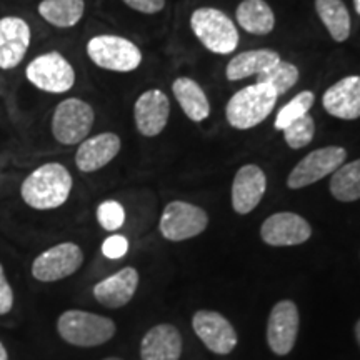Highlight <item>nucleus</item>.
<instances>
[{"instance_id":"obj_37","label":"nucleus","mask_w":360,"mask_h":360,"mask_svg":"<svg viewBox=\"0 0 360 360\" xmlns=\"http://www.w3.org/2000/svg\"><path fill=\"white\" fill-rule=\"evenodd\" d=\"M103 360H122V359H117V357H109V359H103Z\"/></svg>"},{"instance_id":"obj_17","label":"nucleus","mask_w":360,"mask_h":360,"mask_svg":"<svg viewBox=\"0 0 360 360\" xmlns=\"http://www.w3.org/2000/svg\"><path fill=\"white\" fill-rule=\"evenodd\" d=\"M267 179L264 170L257 165H244L238 169L232 184V205L237 214H250L262 200Z\"/></svg>"},{"instance_id":"obj_21","label":"nucleus","mask_w":360,"mask_h":360,"mask_svg":"<svg viewBox=\"0 0 360 360\" xmlns=\"http://www.w3.org/2000/svg\"><path fill=\"white\" fill-rule=\"evenodd\" d=\"M281 60L278 52L272 51V49H257V51H247L238 53L227 64L225 69V75L232 82L237 80L247 79L250 75H259L260 72H264L269 67Z\"/></svg>"},{"instance_id":"obj_16","label":"nucleus","mask_w":360,"mask_h":360,"mask_svg":"<svg viewBox=\"0 0 360 360\" xmlns=\"http://www.w3.org/2000/svg\"><path fill=\"white\" fill-rule=\"evenodd\" d=\"M122 142L114 132H103L85 139L75 152V165L80 172L90 174L105 167L120 152Z\"/></svg>"},{"instance_id":"obj_1","label":"nucleus","mask_w":360,"mask_h":360,"mask_svg":"<svg viewBox=\"0 0 360 360\" xmlns=\"http://www.w3.org/2000/svg\"><path fill=\"white\" fill-rule=\"evenodd\" d=\"M72 175L62 164L49 162L24 179L22 200L35 210H52L64 205L72 192Z\"/></svg>"},{"instance_id":"obj_13","label":"nucleus","mask_w":360,"mask_h":360,"mask_svg":"<svg viewBox=\"0 0 360 360\" xmlns=\"http://www.w3.org/2000/svg\"><path fill=\"white\" fill-rule=\"evenodd\" d=\"M260 236L265 244L274 247L299 245L312 236V227L300 215L294 212H278L270 215L262 224Z\"/></svg>"},{"instance_id":"obj_12","label":"nucleus","mask_w":360,"mask_h":360,"mask_svg":"<svg viewBox=\"0 0 360 360\" xmlns=\"http://www.w3.org/2000/svg\"><path fill=\"white\" fill-rule=\"evenodd\" d=\"M299 332V310L292 300L274 305L267 323V344L277 355H287L294 349Z\"/></svg>"},{"instance_id":"obj_15","label":"nucleus","mask_w":360,"mask_h":360,"mask_svg":"<svg viewBox=\"0 0 360 360\" xmlns=\"http://www.w3.org/2000/svg\"><path fill=\"white\" fill-rule=\"evenodd\" d=\"M170 102L169 97L159 89L143 92L134 105L135 127L143 137H155L169 122Z\"/></svg>"},{"instance_id":"obj_26","label":"nucleus","mask_w":360,"mask_h":360,"mask_svg":"<svg viewBox=\"0 0 360 360\" xmlns=\"http://www.w3.org/2000/svg\"><path fill=\"white\" fill-rule=\"evenodd\" d=\"M330 192L340 202H355L360 199V159L340 165L332 174Z\"/></svg>"},{"instance_id":"obj_6","label":"nucleus","mask_w":360,"mask_h":360,"mask_svg":"<svg viewBox=\"0 0 360 360\" xmlns=\"http://www.w3.org/2000/svg\"><path fill=\"white\" fill-rule=\"evenodd\" d=\"M87 56L97 67L112 72H132L142 62L141 49L119 35L92 37L87 44Z\"/></svg>"},{"instance_id":"obj_14","label":"nucleus","mask_w":360,"mask_h":360,"mask_svg":"<svg viewBox=\"0 0 360 360\" xmlns=\"http://www.w3.org/2000/svg\"><path fill=\"white\" fill-rule=\"evenodd\" d=\"M30 25L17 15L0 19V69L11 70L24 60L30 47Z\"/></svg>"},{"instance_id":"obj_2","label":"nucleus","mask_w":360,"mask_h":360,"mask_svg":"<svg viewBox=\"0 0 360 360\" xmlns=\"http://www.w3.org/2000/svg\"><path fill=\"white\" fill-rule=\"evenodd\" d=\"M277 92L267 84L249 85L238 90L225 107V117L231 127L247 130L262 124L277 103Z\"/></svg>"},{"instance_id":"obj_25","label":"nucleus","mask_w":360,"mask_h":360,"mask_svg":"<svg viewBox=\"0 0 360 360\" xmlns=\"http://www.w3.org/2000/svg\"><path fill=\"white\" fill-rule=\"evenodd\" d=\"M315 11L335 42L349 39L350 13L342 0H315Z\"/></svg>"},{"instance_id":"obj_20","label":"nucleus","mask_w":360,"mask_h":360,"mask_svg":"<svg viewBox=\"0 0 360 360\" xmlns=\"http://www.w3.org/2000/svg\"><path fill=\"white\" fill-rule=\"evenodd\" d=\"M182 354V337L170 323L152 327L141 344L142 360H179Z\"/></svg>"},{"instance_id":"obj_30","label":"nucleus","mask_w":360,"mask_h":360,"mask_svg":"<svg viewBox=\"0 0 360 360\" xmlns=\"http://www.w3.org/2000/svg\"><path fill=\"white\" fill-rule=\"evenodd\" d=\"M97 220L105 231H117L125 222V210L117 200H105L97 207Z\"/></svg>"},{"instance_id":"obj_36","label":"nucleus","mask_w":360,"mask_h":360,"mask_svg":"<svg viewBox=\"0 0 360 360\" xmlns=\"http://www.w3.org/2000/svg\"><path fill=\"white\" fill-rule=\"evenodd\" d=\"M354 6H355V12L360 15V0H354Z\"/></svg>"},{"instance_id":"obj_32","label":"nucleus","mask_w":360,"mask_h":360,"mask_svg":"<svg viewBox=\"0 0 360 360\" xmlns=\"http://www.w3.org/2000/svg\"><path fill=\"white\" fill-rule=\"evenodd\" d=\"M13 307V290L7 281L6 270L0 264V315H7Z\"/></svg>"},{"instance_id":"obj_23","label":"nucleus","mask_w":360,"mask_h":360,"mask_svg":"<svg viewBox=\"0 0 360 360\" xmlns=\"http://www.w3.org/2000/svg\"><path fill=\"white\" fill-rule=\"evenodd\" d=\"M236 15L238 25L254 35H267L276 27V15L265 0H244Z\"/></svg>"},{"instance_id":"obj_22","label":"nucleus","mask_w":360,"mask_h":360,"mask_svg":"<svg viewBox=\"0 0 360 360\" xmlns=\"http://www.w3.org/2000/svg\"><path fill=\"white\" fill-rule=\"evenodd\" d=\"M172 92L177 102L193 122H202L210 115V103L204 89L195 80L188 77H179L172 84Z\"/></svg>"},{"instance_id":"obj_27","label":"nucleus","mask_w":360,"mask_h":360,"mask_svg":"<svg viewBox=\"0 0 360 360\" xmlns=\"http://www.w3.org/2000/svg\"><path fill=\"white\" fill-rule=\"evenodd\" d=\"M299 80V69L297 65L290 64V62L278 60L269 69L260 72L257 75V84H267L277 92V96L289 92Z\"/></svg>"},{"instance_id":"obj_34","label":"nucleus","mask_w":360,"mask_h":360,"mask_svg":"<svg viewBox=\"0 0 360 360\" xmlns=\"http://www.w3.org/2000/svg\"><path fill=\"white\" fill-rule=\"evenodd\" d=\"M0 360H8V352H7V349L4 347L2 342H0Z\"/></svg>"},{"instance_id":"obj_7","label":"nucleus","mask_w":360,"mask_h":360,"mask_svg":"<svg viewBox=\"0 0 360 360\" xmlns=\"http://www.w3.org/2000/svg\"><path fill=\"white\" fill-rule=\"evenodd\" d=\"M25 77L35 89L47 94H64L75 85V70L60 52H45L29 62Z\"/></svg>"},{"instance_id":"obj_35","label":"nucleus","mask_w":360,"mask_h":360,"mask_svg":"<svg viewBox=\"0 0 360 360\" xmlns=\"http://www.w3.org/2000/svg\"><path fill=\"white\" fill-rule=\"evenodd\" d=\"M355 337H357V342L360 345V321L357 322V326H355Z\"/></svg>"},{"instance_id":"obj_11","label":"nucleus","mask_w":360,"mask_h":360,"mask_svg":"<svg viewBox=\"0 0 360 360\" xmlns=\"http://www.w3.org/2000/svg\"><path fill=\"white\" fill-rule=\"evenodd\" d=\"M193 330L205 347L217 355H227L237 347V332L232 323L214 310H199L192 319Z\"/></svg>"},{"instance_id":"obj_28","label":"nucleus","mask_w":360,"mask_h":360,"mask_svg":"<svg viewBox=\"0 0 360 360\" xmlns=\"http://www.w3.org/2000/svg\"><path fill=\"white\" fill-rule=\"evenodd\" d=\"M314 101H315L314 92H310V90H304V92H300L299 96H295L285 107H282V109L278 110L277 119H276V129L283 130L287 125L294 122V120L307 115L309 110L312 109Z\"/></svg>"},{"instance_id":"obj_4","label":"nucleus","mask_w":360,"mask_h":360,"mask_svg":"<svg viewBox=\"0 0 360 360\" xmlns=\"http://www.w3.org/2000/svg\"><path fill=\"white\" fill-rule=\"evenodd\" d=\"M191 27L207 51L225 56L237 49V27L222 11L212 7L197 8L191 17Z\"/></svg>"},{"instance_id":"obj_9","label":"nucleus","mask_w":360,"mask_h":360,"mask_svg":"<svg viewBox=\"0 0 360 360\" xmlns=\"http://www.w3.org/2000/svg\"><path fill=\"white\" fill-rule=\"evenodd\" d=\"M82 262V249L74 242H62L35 257L32 276L40 282H57L77 272Z\"/></svg>"},{"instance_id":"obj_8","label":"nucleus","mask_w":360,"mask_h":360,"mask_svg":"<svg viewBox=\"0 0 360 360\" xmlns=\"http://www.w3.org/2000/svg\"><path fill=\"white\" fill-rule=\"evenodd\" d=\"M209 225V217L200 207L175 200L164 209L160 217V233L170 242H182L199 236Z\"/></svg>"},{"instance_id":"obj_10","label":"nucleus","mask_w":360,"mask_h":360,"mask_svg":"<svg viewBox=\"0 0 360 360\" xmlns=\"http://www.w3.org/2000/svg\"><path fill=\"white\" fill-rule=\"evenodd\" d=\"M347 159V152L342 147H323L310 152L292 170L287 186L289 188H304L319 180L334 174L337 169Z\"/></svg>"},{"instance_id":"obj_19","label":"nucleus","mask_w":360,"mask_h":360,"mask_svg":"<svg viewBox=\"0 0 360 360\" xmlns=\"http://www.w3.org/2000/svg\"><path fill=\"white\" fill-rule=\"evenodd\" d=\"M139 287V272L134 267H124L114 276L103 278L94 287V297L98 304L109 309L127 305Z\"/></svg>"},{"instance_id":"obj_5","label":"nucleus","mask_w":360,"mask_h":360,"mask_svg":"<svg viewBox=\"0 0 360 360\" xmlns=\"http://www.w3.org/2000/svg\"><path fill=\"white\" fill-rule=\"evenodd\" d=\"M96 112L92 105L80 98L70 97L56 107L52 115V135L62 146H77L87 139L94 127Z\"/></svg>"},{"instance_id":"obj_29","label":"nucleus","mask_w":360,"mask_h":360,"mask_svg":"<svg viewBox=\"0 0 360 360\" xmlns=\"http://www.w3.org/2000/svg\"><path fill=\"white\" fill-rule=\"evenodd\" d=\"M283 139L290 148H304L314 141L315 124L310 114L300 117L282 130Z\"/></svg>"},{"instance_id":"obj_24","label":"nucleus","mask_w":360,"mask_h":360,"mask_svg":"<svg viewBox=\"0 0 360 360\" xmlns=\"http://www.w3.org/2000/svg\"><path fill=\"white\" fill-rule=\"evenodd\" d=\"M37 11L45 22L58 29H70L82 20L84 0H42Z\"/></svg>"},{"instance_id":"obj_31","label":"nucleus","mask_w":360,"mask_h":360,"mask_svg":"<svg viewBox=\"0 0 360 360\" xmlns=\"http://www.w3.org/2000/svg\"><path fill=\"white\" fill-rule=\"evenodd\" d=\"M129 250V240L124 236H110L102 244V254L107 259H122Z\"/></svg>"},{"instance_id":"obj_33","label":"nucleus","mask_w":360,"mask_h":360,"mask_svg":"<svg viewBox=\"0 0 360 360\" xmlns=\"http://www.w3.org/2000/svg\"><path fill=\"white\" fill-rule=\"evenodd\" d=\"M134 11L142 13H157L165 7V0H124Z\"/></svg>"},{"instance_id":"obj_18","label":"nucleus","mask_w":360,"mask_h":360,"mask_svg":"<svg viewBox=\"0 0 360 360\" xmlns=\"http://www.w3.org/2000/svg\"><path fill=\"white\" fill-rule=\"evenodd\" d=\"M327 114L342 120H355L360 117V77L349 75L327 89L322 97Z\"/></svg>"},{"instance_id":"obj_3","label":"nucleus","mask_w":360,"mask_h":360,"mask_svg":"<svg viewBox=\"0 0 360 360\" xmlns=\"http://www.w3.org/2000/svg\"><path fill=\"white\" fill-rule=\"evenodd\" d=\"M57 332L75 347H97L115 335V323L109 317L85 310H67L58 317Z\"/></svg>"}]
</instances>
